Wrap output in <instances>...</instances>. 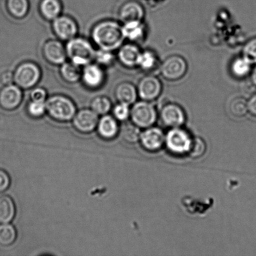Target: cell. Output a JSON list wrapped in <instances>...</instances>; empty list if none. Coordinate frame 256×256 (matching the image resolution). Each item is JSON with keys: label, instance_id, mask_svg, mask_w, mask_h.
Wrapping results in <instances>:
<instances>
[{"label": "cell", "instance_id": "6da1fadb", "mask_svg": "<svg viewBox=\"0 0 256 256\" xmlns=\"http://www.w3.org/2000/svg\"><path fill=\"white\" fill-rule=\"evenodd\" d=\"M92 35L100 49L110 52L120 48L125 39L122 26L112 20L98 22L92 28Z\"/></svg>", "mask_w": 256, "mask_h": 256}, {"label": "cell", "instance_id": "7a4b0ae2", "mask_svg": "<svg viewBox=\"0 0 256 256\" xmlns=\"http://www.w3.org/2000/svg\"><path fill=\"white\" fill-rule=\"evenodd\" d=\"M46 112L54 121H71L76 114V106L69 98L64 95H54L46 101Z\"/></svg>", "mask_w": 256, "mask_h": 256}, {"label": "cell", "instance_id": "3957f363", "mask_svg": "<svg viewBox=\"0 0 256 256\" xmlns=\"http://www.w3.org/2000/svg\"><path fill=\"white\" fill-rule=\"evenodd\" d=\"M67 57L78 66H85L94 60L96 52L88 40L75 37L68 41L66 46Z\"/></svg>", "mask_w": 256, "mask_h": 256}, {"label": "cell", "instance_id": "277c9868", "mask_svg": "<svg viewBox=\"0 0 256 256\" xmlns=\"http://www.w3.org/2000/svg\"><path fill=\"white\" fill-rule=\"evenodd\" d=\"M158 114L150 102H136L130 108V118L133 124L140 128L152 127L156 122Z\"/></svg>", "mask_w": 256, "mask_h": 256}, {"label": "cell", "instance_id": "5b68a950", "mask_svg": "<svg viewBox=\"0 0 256 256\" xmlns=\"http://www.w3.org/2000/svg\"><path fill=\"white\" fill-rule=\"evenodd\" d=\"M14 76L17 86L22 89H31L36 86L41 79V70L34 62H22L16 68Z\"/></svg>", "mask_w": 256, "mask_h": 256}, {"label": "cell", "instance_id": "8992f818", "mask_svg": "<svg viewBox=\"0 0 256 256\" xmlns=\"http://www.w3.org/2000/svg\"><path fill=\"white\" fill-rule=\"evenodd\" d=\"M187 62L180 55L168 56L160 64V72L163 78L170 82L178 81L186 74Z\"/></svg>", "mask_w": 256, "mask_h": 256}, {"label": "cell", "instance_id": "52a82bcc", "mask_svg": "<svg viewBox=\"0 0 256 256\" xmlns=\"http://www.w3.org/2000/svg\"><path fill=\"white\" fill-rule=\"evenodd\" d=\"M192 138L180 127L173 128L166 136L165 142L168 150L176 154H184L189 152Z\"/></svg>", "mask_w": 256, "mask_h": 256}, {"label": "cell", "instance_id": "ba28073f", "mask_svg": "<svg viewBox=\"0 0 256 256\" xmlns=\"http://www.w3.org/2000/svg\"><path fill=\"white\" fill-rule=\"evenodd\" d=\"M138 96L144 101L152 102L160 96L162 92V82L156 76L146 75L138 82Z\"/></svg>", "mask_w": 256, "mask_h": 256}, {"label": "cell", "instance_id": "9c48e42d", "mask_svg": "<svg viewBox=\"0 0 256 256\" xmlns=\"http://www.w3.org/2000/svg\"><path fill=\"white\" fill-rule=\"evenodd\" d=\"M160 119L166 126L178 128L184 124L186 114L179 104L170 102L162 107L160 111Z\"/></svg>", "mask_w": 256, "mask_h": 256}, {"label": "cell", "instance_id": "30bf717a", "mask_svg": "<svg viewBox=\"0 0 256 256\" xmlns=\"http://www.w3.org/2000/svg\"><path fill=\"white\" fill-rule=\"evenodd\" d=\"M22 100L21 88L16 84L4 85L0 90V108L5 111L16 110Z\"/></svg>", "mask_w": 256, "mask_h": 256}, {"label": "cell", "instance_id": "8fae6325", "mask_svg": "<svg viewBox=\"0 0 256 256\" xmlns=\"http://www.w3.org/2000/svg\"><path fill=\"white\" fill-rule=\"evenodd\" d=\"M98 121V115L92 109H82L75 114L72 125L77 132L88 134L96 129Z\"/></svg>", "mask_w": 256, "mask_h": 256}, {"label": "cell", "instance_id": "7c38bea8", "mask_svg": "<svg viewBox=\"0 0 256 256\" xmlns=\"http://www.w3.org/2000/svg\"><path fill=\"white\" fill-rule=\"evenodd\" d=\"M52 28L56 36L62 41H69L74 38L78 32L74 20L69 16L61 15L52 21Z\"/></svg>", "mask_w": 256, "mask_h": 256}, {"label": "cell", "instance_id": "4fadbf2b", "mask_svg": "<svg viewBox=\"0 0 256 256\" xmlns=\"http://www.w3.org/2000/svg\"><path fill=\"white\" fill-rule=\"evenodd\" d=\"M165 138L166 136L162 130L152 126L140 132V142L144 150L154 152L162 148Z\"/></svg>", "mask_w": 256, "mask_h": 256}, {"label": "cell", "instance_id": "5bb4252c", "mask_svg": "<svg viewBox=\"0 0 256 256\" xmlns=\"http://www.w3.org/2000/svg\"><path fill=\"white\" fill-rule=\"evenodd\" d=\"M42 54L50 64L60 66L66 62L67 58L65 46L57 40H49L45 42L42 47Z\"/></svg>", "mask_w": 256, "mask_h": 256}, {"label": "cell", "instance_id": "9a60e30c", "mask_svg": "<svg viewBox=\"0 0 256 256\" xmlns=\"http://www.w3.org/2000/svg\"><path fill=\"white\" fill-rule=\"evenodd\" d=\"M82 80L85 86L89 88H98L104 82V72L99 64H90L84 66Z\"/></svg>", "mask_w": 256, "mask_h": 256}, {"label": "cell", "instance_id": "2e32d148", "mask_svg": "<svg viewBox=\"0 0 256 256\" xmlns=\"http://www.w3.org/2000/svg\"><path fill=\"white\" fill-rule=\"evenodd\" d=\"M142 51L136 45L128 44L120 48L118 58L120 62L128 68L137 67Z\"/></svg>", "mask_w": 256, "mask_h": 256}, {"label": "cell", "instance_id": "e0dca14e", "mask_svg": "<svg viewBox=\"0 0 256 256\" xmlns=\"http://www.w3.org/2000/svg\"><path fill=\"white\" fill-rule=\"evenodd\" d=\"M98 133L102 139L112 140L118 134L120 128L117 120L109 115H104L97 125Z\"/></svg>", "mask_w": 256, "mask_h": 256}, {"label": "cell", "instance_id": "ac0fdd59", "mask_svg": "<svg viewBox=\"0 0 256 256\" xmlns=\"http://www.w3.org/2000/svg\"><path fill=\"white\" fill-rule=\"evenodd\" d=\"M144 16V10L137 2H130L125 4L119 12L120 19L124 22L142 21Z\"/></svg>", "mask_w": 256, "mask_h": 256}, {"label": "cell", "instance_id": "d6986e66", "mask_svg": "<svg viewBox=\"0 0 256 256\" xmlns=\"http://www.w3.org/2000/svg\"><path fill=\"white\" fill-rule=\"evenodd\" d=\"M138 96L137 88L129 82H122L115 90V97L118 101L130 106L136 102Z\"/></svg>", "mask_w": 256, "mask_h": 256}, {"label": "cell", "instance_id": "ffe728a7", "mask_svg": "<svg viewBox=\"0 0 256 256\" xmlns=\"http://www.w3.org/2000/svg\"><path fill=\"white\" fill-rule=\"evenodd\" d=\"M122 30L124 38L132 42H140L145 36V26L142 21L124 22Z\"/></svg>", "mask_w": 256, "mask_h": 256}, {"label": "cell", "instance_id": "44dd1931", "mask_svg": "<svg viewBox=\"0 0 256 256\" xmlns=\"http://www.w3.org/2000/svg\"><path fill=\"white\" fill-rule=\"evenodd\" d=\"M62 11V4L59 0H42L40 2V14L48 21H54L60 16Z\"/></svg>", "mask_w": 256, "mask_h": 256}, {"label": "cell", "instance_id": "7402d4cb", "mask_svg": "<svg viewBox=\"0 0 256 256\" xmlns=\"http://www.w3.org/2000/svg\"><path fill=\"white\" fill-rule=\"evenodd\" d=\"M16 214V207L14 200L8 196H0V224L10 223Z\"/></svg>", "mask_w": 256, "mask_h": 256}, {"label": "cell", "instance_id": "603a6c76", "mask_svg": "<svg viewBox=\"0 0 256 256\" xmlns=\"http://www.w3.org/2000/svg\"><path fill=\"white\" fill-rule=\"evenodd\" d=\"M60 74L65 82L75 84L82 79V71L80 66L74 62H65L61 65Z\"/></svg>", "mask_w": 256, "mask_h": 256}, {"label": "cell", "instance_id": "cb8c5ba5", "mask_svg": "<svg viewBox=\"0 0 256 256\" xmlns=\"http://www.w3.org/2000/svg\"><path fill=\"white\" fill-rule=\"evenodd\" d=\"M6 8L14 18H24L29 12V2L28 0H8Z\"/></svg>", "mask_w": 256, "mask_h": 256}, {"label": "cell", "instance_id": "d4e9b609", "mask_svg": "<svg viewBox=\"0 0 256 256\" xmlns=\"http://www.w3.org/2000/svg\"><path fill=\"white\" fill-rule=\"evenodd\" d=\"M252 64L244 56L238 57L230 64V72L236 78H243L250 74Z\"/></svg>", "mask_w": 256, "mask_h": 256}, {"label": "cell", "instance_id": "484cf974", "mask_svg": "<svg viewBox=\"0 0 256 256\" xmlns=\"http://www.w3.org/2000/svg\"><path fill=\"white\" fill-rule=\"evenodd\" d=\"M139 128L132 122L124 124L120 130V135L124 142L130 145H134L139 142L140 136Z\"/></svg>", "mask_w": 256, "mask_h": 256}, {"label": "cell", "instance_id": "4316f807", "mask_svg": "<svg viewBox=\"0 0 256 256\" xmlns=\"http://www.w3.org/2000/svg\"><path fill=\"white\" fill-rule=\"evenodd\" d=\"M17 232L16 229L9 223L0 224V246L8 247L16 242Z\"/></svg>", "mask_w": 256, "mask_h": 256}, {"label": "cell", "instance_id": "83f0119b", "mask_svg": "<svg viewBox=\"0 0 256 256\" xmlns=\"http://www.w3.org/2000/svg\"><path fill=\"white\" fill-rule=\"evenodd\" d=\"M230 114L235 118H242L248 112V101L242 97H236L229 104Z\"/></svg>", "mask_w": 256, "mask_h": 256}, {"label": "cell", "instance_id": "f1b7e54d", "mask_svg": "<svg viewBox=\"0 0 256 256\" xmlns=\"http://www.w3.org/2000/svg\"><path fill=\"white\" fill-rule=\"evenodd\" d=\"M158 64L156 54L150 50H144L140 52L138 66L144 72H152Z\"/></svg>", "mask_w": 256, "mask_h": 256}, {"label": "cell", "instance_id": "f546056e", "mask_svg": "<svg viewBox=\"0 0 256 256\" xmlns=\"http://www.w3.org/2000/svg\"><path fill=\"white\" fill-rule=\"evenodd\" d=\"M207 146L204 140L202 138L196 137L192 138L190 148L188 154L193 159L202 158L206 152Z\"/></svg>", "mask_w": 256, "mask_h": 256}, {"label": "cell", "instance_id": "4dcf8cb0", "mask_svg": "<svg viewBox=\"0 0 256 256\" xmlns=\"http://www.w3.org/2000/svg\"><path fill=\"white\" fill-rule=\"evenodd\" d=\"M112 108V102L105 96L95 98L91 102V109L98 115L106 114Z\"/></svg>", "mask_w": 256, "mask_h": 256}, {"label": "cell", "instance_id": "1f68e13d", "mask_svg": "<svg viewBox=\"0 0 256 256\" xmlns=\"http://www.w3.org/2000/svg\"><path fill=\"white\" fill-rule=\"evenodd\" d=\"M28 114L34 118H40L46 112V102L30 101L27 106Z\"/></svg>", "mask_w": 256, "mask_h": 256}, {"label": "cell", "instance_id": "d6a6232c", "mask_svg": "<svg viewBox=\"0 0 256 256\" xmlns=\"http://www.w3.org/2000/svg\"><path fill=\"white\" fill-rule=\"evenodd\" d=\"M95 61L101 66H110L114 62V56L112 52L100 49L96 52Z\"/></svg>", "mask_w": 256, "mask_h": 256}, {"label": "cell", "instance_id": "836d02e7", "mask_svg": "<svg viewBox=\"0 0 256 256\" xmlns=\"http://www.w3.org/2000/svg\"><path fill=\"white\" fill-rule=\"evenodd\" d=\"M242 56L252 64H256V38H254L246 44L243 48Z\"/></svg>", "mask_w": 256, "mask_h": 256}, {"label": "cell", "instance_id": "e575fe53", "mask_svg": "<svg viewBox=\"0 0 256 256\" xmlns=\"http://www.w3.org/2000/svg\"><path fill=\"white\" fill-rule=\"evenodd\" d=\"M130 105L119 102L114 108L112 114L114 117L120 122H125L130 117Z\"/></svg>", "mask_w": 256, "mask_h": 256}, {"label": "cell", "instance_id": "d590c367", "mask_svg": "<svg viewBox=\"0 0 256 256\" xmlns=\"http://www.w3.org/2000/svg\"><path fill=\"white\" fill-rule=\"evenodd\" d=\"M47 92L46 90L42 88H35L30 94V98L32 101L46 102Z\"/></svg>", "mask_w": 256, "mask_h": 256}, {"label": "cell", "instance_id": "8d00e7d4", "mask_svg": "<svg viewBox=\"0 0 256 256\" xmlns=\"http://www.w3.org/2000/svg\"><path fill=\"white\" fill-rule=\"evenodd\" d=\"M11 180L8 173L0 170V193L4 192L8 189Z\"/></svg>", "mask_w": 256, "mask_h": 256}, {"label": "cell", "instance_id": "74e56055", "mask_svg": "<svg viewBox=\"0 0 256 256\" xmlns=\"http://www.w3.org/2000/svg\"><path fill=\"white\" fill-rule=\"evenodd\" d=\"M0 82L4 85L12 84V82H14V74L8 71L2 72L0 76Z\"/></svg>", "mask_w": 256, "mask_h": 256}, {"label": "cell", "instance_id": "f35d334b", "mask_svg": "<svg viewBox=\"0 0 256 256\" xmlns=\"http://www.w3.org/2000/svg\"><path fill=\"white\" fill-rule=\"evenodd\" d=\"M248 112L256 117V94L253 95L248 101Z\"/></svg>", "mask_w": 256, "mask_h": 256}, {"label": "cell", "instance_id": "ab89813d", "mask_svg": "<svg viewBox=\"0 0 256 256\" xmlns=\"http://www.w3.org/2000/svg\"><path fill=\"white\" fill-rule=\"evenodd\" d=\"M250 80L253 85L256 87V66L250 72Z\"/></svg>", "mask_w": 256, "mask_h": 256}]
</instances>
